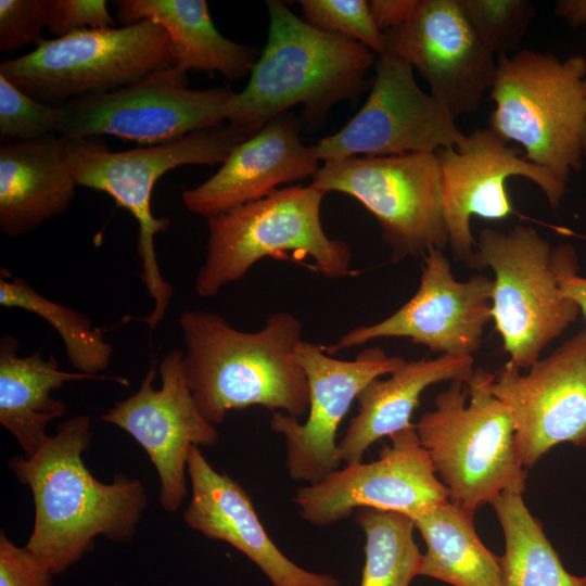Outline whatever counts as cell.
I'll list each match as a JSON object with an SVG mask.
<instances>
[{"label": "cell", "mask_w": 586, "mask_h": 586, "mask_svg": "<svg viewBox=\"0 0 586 586\" xmlns=\"http://www.w3.org/2000/svg\"><path fill=\"white\" fill-rule=\"evenodd\" d=\"M91 440V420L79 415L60 423L31 457L9 459L34 498L35 522L25 547L53 576L93 549L100 535L132 540L148 506L139 480L116 474L106 484L92 475L82 459Z\"/></svg>", "instance_id": "cell-1"}, {"label": "cell", "mask_w": 586, "mask_h": 586, "mask_svg": "<svg viewBox=\"0 0 586 586\" xmlns=\"http://www.w3.org/2000/svg\"><path fill=\"white\" fill-rule=\"evenodd\" d=\"M177 321L186 380L209 423L220 424L230 410L251 406L296 418L308 411V381L296 358L303 327L294 314L276 311L254 332L200 309H186Z\"/></svg>", "instance_id": "cell-2"}, {"label": "cell", "mask_w": 586, "mask_h": 586, "mask_svg": "<svg viewBox=\"0 0 586 586\" xmlns=\"http://www.w3.org/2000/svg\"><path fill=\"white\" fill-rule=\"evenodd\" d=\"M266 7L267 42L228 119L246 138L298 104L302 120L317 125L336 103L355 101L366 90L377 61L364 44L309 25L279 0Z\"/></svg>", "instance_id": "cell-3"}, {"label": "cell", "mask_w": 586, "mask_h": 586, "mask_svg": "<svg viewBox=\"0 0 586 586\" xmlns=\"http://www.w3.org/2000/svg\"><path fill=\"white\" fill-rule=\"evenodd\" d=\"M494 380L476 368L467 383L451 381L415 424L449 501L471 515L504 493L526 488L513 416L494 394Z\"/></svg>", "instance_id": "cell-4"}, {"label": "cell", "mask_w": 586, "mask_h": 586, "mask_svg": "<svg viewBox=\"0 0 586 586\" xmlns=\"http://www.w3.org/2000/svg\"><path fill=\"white\" fill-rule=\"evenodd\" d=\"M246 139L229 124L118 152L111 151L100 137L65 139L64 161L77 187L110 194L139 225L140 278L154 301L153 309L142 320L151 330L164 319L173 296V288L160 270L154 245L155 235L166 231L170 221L152 213L154 186L164 174L182 165L222 164L232 149Z\"/></svg>", "instance_id": "cell-5"}, {"label": "cell", "mask_w": 586, "mask_h": 586, "mask_svg": "<svg viewBox=\"0 0 586 586\" xmlns=\"http://www.w3.org/2000/svg\"><path fill=\"white\" fill-rule=\"evenodd\" d=\"M585 78L582 55L564 61L532 50L498 55L488 128L522 145L527 161L568 184L570 174L583 167Z\"/></svg>", "instance_id": "cell-6"}, {"label": "cell", "mask_w": 586, "mask_h": 586, "mask_svg": "<svg viewBox=\"0 0 586 586\" xmlns=\"http://www.w3.org/2000/svg\"><path fill=\"white\" fill-rule=\"evenodd\" d=\"M327 193L311 184L277 189L269 195L208 218L206 257L194 280L200 296L212 297L243 278L260 259H314L327 278L353 276L348 244L322 228L320 208Z\"/></svg>", "instance_id": "cell-7"}, {"label": "cell", "mask_w": 586, "mask_h": 586, "mask_svg": "<svg viewBox=\"0 0 586 586\" xmlns=\"http://www.w3.org/2000/svg\"><path fill=\"white\" fill-rule=\"evenodd\" d=\"M471 268L494 272L492 319L509 361L527 370L545 347L578 317V305L559 282V249L527 226L508 232L485 228Z\"/></svg>", "instance_id": "cell-8"}, {"label": "cell", "mask_w": 586, "mask_h": 586, "mask_svg": "<svg viewBox=\"0 0 586 586\" xmlns=\"http://www.w3.org/2000/svg\"><path fill=\"white\" fill-rule=\"evenodd\" d=\"M175 65L170 39L155 22L85 29L0 64V75L33 99L53 106L132 85Z\"/></svg>", "instance_id": "cell-9"}, {"label": "cell", "mask_w": 586, "mask_h": 586, "mask_svg": "<svg viewBox=\"0 0 586 586\" xmlns=\"http://www.w3.org/2000/svg\"><path fill=\"white\" fill-rule=\"evenodd\" d=\"M310 184L359 201L378 220L393 263L448 244L435 152L327 161Z\"/></svg>", "instance_id": "cell-10"}, {"label": "cell", "mask_w": 586, "mask_h": 586, "mask_svg": "<svg viewBox=\"0 0 586 586\" xmlns=\"http://www.w3.org/2000/svg\"><path fill=\"white\" fill-rule=\"evenodd\" d=\"M188 82L187 72L173 65L132 85L72 100L61 105L58 135H109L148 146L225 125L237 92L229 86L191 89Z\"/></svg>", "instance_id": "cell-11"}, {"label": "cell", "mask_w": 586, "mask_h": 586, "mask_svg": "<svg viewBox=\"0 0 586 586\" xmlns=\"http://www.w3.org/2000/svg\"><path fill=\"white\" fill-rule=\"evenodd\" d=\"M467 139L448 109L417 84L413 68L384 52L361 109L337 132L311 151L319 161L357 155L393 156L460 148Z\"/></svg>", "instance_id": "cell-12"}, {"label": "cell", "mask_w": 586, "mask_h": 586, "mask_svg": "<svg viewBox=\"0 0 586 586\" xmlns=\"http://www.w3.org/2000/svg\"><path fill=\"white\" fill-rule=\"evenodd\" d=\"M377 460L345 464L320 482L301 486L293 498L300 517L327 526L359 508L403 513L412 520L448 501L415 424L391 437Z\"/></svg>", "instance_id": "cell-13"}, {"label": "cell", "mask_w": 586, "mask_h": 586, "mask_svg": "<svg viewBox=\"0 0 586 586\" xmlns=\"http://www.w3.org/2000/svg\"><path fill=\"white\" fill-rule=\"evenodd\" d=\"M296 358L308 381V417L300 423L296 417L275 411L269 424L284 437L290 477L315 484L342 463L336 433L358 394L372 380L392 373L405 359L373 346L354 360H342L329 355L323 345L304 340Z\"/></svg>", "instance_id": "cell-14"}, {"label": "cell", "mask_w": 586, "mask_h": 586, "mask_svg": "<svg viewBox=\"0 0 586 586\" xmlns=\"http://www.w3.org/2000/svg\"><path fill=\"white\" fill-rule=\"evenodd\" d=\"M182 359L180 349L165 354L158 367L162 385L154 388L153 356L137 392L99 417L127 432L146 451L160 479V505L167 512H176L186 498L191 446H213L219 437L194 403Z\"/></svg>", "instance_id": "cell-15"}, {"label": "cell", "mask_w": 586, "mask_h": 586, "mask_svg": "<svg viewBox=\"0 0 586 586\" xmlns=\"http://www.w3.org/2000/svg\"><path fill=\"white\" fill-rule=\"evenodd\" d=\"M493 392L512 412L525 468L559 444L586 448V329L526 373L506 362L495 374Z\"/></svg>", "instance_id": "cell-16"}, {"label": "cell", "mask_w": 586, "mask_h": 586, "mask_svg": "<svg viewBox=\"0 0 586 586\" xmlns=\"http://www.w3.org/2000/svg\"><path fill=\"white\" fill-rule=\"evenodd\" d=\"M415 295L393 315L352 329L324 346L329 355L383 337H407L434 353L473 356L492 319L493 280L475 275L457 281L448 258L438 249L423 257Z\"/></svg>", "instance_id": "cell-17"}, {"label": "cell", "mask_w": 586, "mask_h": 586, "mask_svg": "<svg viewBox=\"0 0 586 586\" xmlns=\"http://www.w3.org/2000/svg\"><path fill=\"white\" fill-rule=\"evenodd\" d=\"M442 178L443 213L448 244L457 260L467 265L476 241L471 217L502 220L514 213L506 181L521 176L533 181L549 205L557 209L566 193V184L547 169L520 156L488 127L467 135L460 148L436 152Z\"/></svg>", "instance_id": "cell-18"}, {"label": "cell", "mask_w": 586, "mask_h": 586, "mask_svg": "<svg viewBox=\"0 0 586 586\" xmlns=\"http://www.w3.org/2000/svg\"><path fill=\"white\" fill-rule=\"evenodd\" d=\"M385 51L426 80L454 116L477 111L497 62L468 21L460 0H419L411 18L384 33Z\"/></svg>", "instance_id": "cell-19"}, {"label": "cell", "mask_w": 586, "mask_h": 586, "mask_svg": "<svg viewBox=\"0 0 586 586\" xmlns=\"http://www.w3.org/2000/svg\"><path fill=\"white\" fill-rule=\"evenodd\" d=\"M187 473L192 494L183 520L189 527L231 545L272 586H341L332 574L308 571L290 560L267 534L245 489L228 474L215 470L199 446L189 450Z\"/></svg>", "instance_id": "cell-20"}, {"label": "cell", "mask_w": 586, "mask_h": 586, "mask_svg": "<svg viewBox=\"0 0 586 586\" xmlns=\"http://www.w3.org/2000/svg\"><path fill=\"white\" fill-rule=\"evenodd\" d=\"M300 130L301 120L291 111L271 119L235 145L209 179L182 190L187 209L208 219L260 200L283 183L313 177L320 161L302 143Z\"/></svg>", "instance_id": "cell-21"}, {"label": "cell", "mask_w": 586, "mask_h": 586, "mask_svg": "<svg viewBox=\"0 0 586 586\" xmlns=\"http://www.w3.org/2000/svg\"><path fill=\"white\" fill-rule=\"evenodd\" d=\"M65 139L52 133L0 149V229L25 235L65 213L76 187L64 161Z\"/></svg>", "instance_id": "cell-22"}, {"label": "cell", "mask_w": 586, "mask_h": 586, "mask_svg": "<svg viewBox=\"0 0 586 586\" xmlns=\"http://www.w3.org/2000/svg\"><path fill=\"white\" fill-rule=\"evenodd\" d=\"M473 362V356L442 354L436 358L405 360L387 379L372 380L358 394V412L337 443L341 461L359 462L377 441L413 425L410 418L421 394L442 381L467 383L474 371Z\"/></svg>", "instance_id": "cell-23"}, {"label": "cell", "mask_w": 586, "mask_h": 586, "mask_svg": "<svg viewBox=\"0 0 586 586\" xmlns=\"http://www.w3.org/2000/svg\"><path fill=\"white\" fill-rule=\"evenodd\" d=\"M124 26L149 20L167 33L175 66L188 72H218L229 80L251 74L260 52L238 43L215 27L205 0H118Z\"/></svg>", "instance_id": "cell-24"}, {"label": "cell", "mask_w": 586, "mask_h": 586, "mask_svg": "<svg viewBox=\"0 0 586 586\" xmlns=\"http://www.w3.org/2000/svg\"><path fill=\"white\" fill-rule=\"evenodd\" d=\"M18 341L10 334L0 337V423L16 440L25 457H31L46 437V428L66 412L65 404L51 392L66 382L107 379L67 372L51 355L40 352L18 357Z\"/></svg>", "instance_id": "cell-25"}, {"label": "cell", "mask_w": 586, "mask_h": 586, "mask_svg": "<svg viewBox=\"0 0 586 586\" xmlns=\"http://www.w3.org/2000/svg\"><path fill=\"white\" fill-rule=\"evenodd\" d=\"M473 520L449 500L413 520L426 546L420 576L451 586H504L499 557L481 542Z\"/></svg>", "instance_id": "cell-26"}, {"label": "cell", "mask_w": 586, "mask_h": 586, "mask_svg": "<svg viewBox=\"0 0 586 586\" xmlns=\"http://www.w3.org/2000/svg\"><path fill=\"white\" fill-rule=\"evenodd\" d=\"M491 505L505 536L499 557L504 586H586V575L564 568L522 494L504 493Z\"/></svg>", "instance_id": "cell-27"}, {"label": "cell", "mask_w": 586, "mask_h": 586, "mask_svg": "<svg viewBox=\"0 0 586 586\" xmlns=\"http://www.w3.org/2000/svg\"><path fill=\"white\" fill-rule=\"evenodd\" d=\"M0 305L33 313L50 323L63 341L76 372L99 377L111 364L113 347L84 314L37 292L24 278L0 270Z\"/></svg>", "instance_id": "cell-28"}, {"label": "cell", "mask_w": 586, "mask_h": 586, "mask_svg": "<svg viewBox=\"0 0 586 586\" xmlns=\"http://www.w3.org/2000/svg\"><path fill=\"white\" fill-rule=\"evenodd\" d=\"M354 517L366 537L359 586H409L420 576L423 553L411 518L372 508H359Z\"/></svg>", "instance_id": "cell-29"}, {"label": "cell", "mask_w": 586, "mask_h": 586, "mask_svg": "<svg viewBox=\"0 0 586 586\" xmlns=\"http://www.w3.org/2000/svg\"><path fill=\"white\" fill-rule=\"evenodd\" d=\"M482 42L494 54H509L522 42L535 15L527 0H460Z\"/></svg>", "instance_id": "cell-30"}, {"label": "cell", "mask_w": 586, "mask_h": 586, "mask_svg": "<svg viewBox=\"0 0 586 586\" xmlns=\"http://www.w3.org/2000/svg\"><path fill=\"white\" fill-rule=\"evenodd\" d=\"M298 3L309 25L357 41L378 55L384 53V34L375 24L367 0H301Z\"/></svg>", "instance_id": "cell-31"}, {"label": "cell", "mask_w": 586, "mask_h": 586, "mask_svg": "<svg viewBox=\"0 0 586 586\" xmlns=\"http://www.w3.org/2000/svg\"><path fill=\"white\" fill-rule=\"evenodd\" d=\"M62 123L61 106L39 102L0 75L1 137L29 141L58 133Z\"/></svg>", "instance_id": "cell-32"}, {"label": "cell", "mask_w": 586, "mask_h": 586, "mask_svg": "<svg viewBox=\"0 0 586 586\" xmlns=\"http://www.w3.org/2000/svg\"><path fill=\"white\" fill-rule=\"evenodd\" d=\"M48 0L0 1V51L14 52L43 40Z\"/></svg>", "instance_id": "cell-33"}, {"label": "cell", "mask_w": 586, "mask_h": 586, "mask_svg": "<svg viewBox=\"0 0 586 586\" xmlns=\"http://www.w3.org/2000/svg\"><path fill=\"white\" fill-rule=\"evenodd\" d=\"M114 25L105 0H48L47 29L55 38Z\"/></svg>", "instance_id": "cell-34"}, {"label": "cell", "mask_w": 586, "mask_h": 586, "mask_svg": "<svg viewBox=\"0 0 586 586\" xmlns=\"http://www.w3.org/2000/svg\"><path fill=\"white\" fill-rule=\"evenodd\" d=\"M50 574L26 547L0 531V586H52Z\"/></svg>", "instance_id": "cell-35"}, {"label": "cell", "mask_w": 586, "mask_h": 586, "mask_svg": "<svg viewBox=\"0 0 586 586\" xmlns=\"http://www.w3.org/2000/svg\"><path fill=\"white\" fill-rule=\"evenodd\" d=\"M559 249V282L563 293L578 305L586 321V277L579 276L577 255L572 245L562 243Z\"/></svg>", "instance_id": "cell-36"}, {"label": "cell", "mask_w": 586, "mask_h": 586, "mask_svg": "<svg viewBox=\"0 0 586 586\" xmlns=\"http://www.w3.org/2000/svg\"><path fill=\"white\" fill-rule=\"evenodd\" d=\"M418 2L419 0H370L368 4L375 24L384 34L407 23Z\"/></svg>", "instance_id": "cell-37"}, {"label": "cell", "mask_w": 586, "mask_h": 586, "mask_svg": "<svg viewBox=\"0 0 586 586\" xmlns=\"http://www.w3.org/2000/svg\"><path fill=\"white\" fill-rule=\"evenodd\" d=\"M556 13L571 26L586 23V0H561L556 5Z\"/></svg>", "instance_id": "cell-38"}, {"label": "cell", "mask_w": 586, "mask_h": 586, "mask_svg": "<svg viewBox=\"0 0 586 586\" xmlns=\"http://www.w3.org/2000/svg\"><path fill=\"white\" fill-rule=\"evenodd\" d=\"M585 101H586V78H585ZM583 149H584V156H586V116H585V127H584V136H583Z\"/></svg>", "instance_id": "cell-39"}]
</instances>
